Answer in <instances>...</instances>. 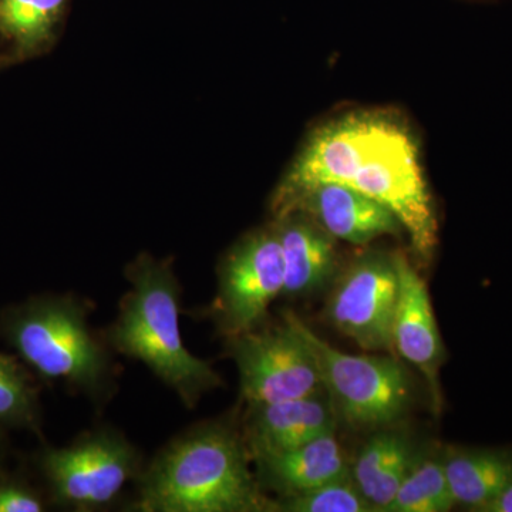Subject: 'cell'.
I'll use <instances>...</instances> for the list:
<instances>
[{
  "mask_svg": "<svg viewBox=\"0 0 512 512\" xmlns=\"http://www.w3.org/2000/svg\"><path fill=\"white\" fill-rule=\"evenodd\" d=\"M320 183L348 185L380 202L402 222L419 258H433L439 237L436 212L417 141L399 120L362 111L319 127L276 191L278 217Z\"/></svg>",
  "mask_w": 512,
  "mask_h": 512,
  "instance_id": "6da1fadb",
  "label": "cell"
},
{
  "mask_svg": "<svg viewBox=\"0 0 512 512\" xmlns=\"http://www.w3.org/2000/svg\"><path fill=\"white\" fill-rule=\"evenodd\" d=\"M252 458L227 421H204L174 437L137 478L134 510L141 512H265Z\"/></svg>",
  "mask_w": 512,
  "mask_h": 512,
  "instance_id": "7a4b0ae2",
  "label": "cell"
},
{
  "mask_svg": "<svg viewBox=\"0 0 512 512\" xmlns=\"http://www.w3.org/2000/svg\"><path fill=\"white\" fill-rule=\"evenodd\" d=\"M130 289L107 330L113 352L143 363L188 409L222 384L210 362L192 355L181 333V285L164 262L141 256L128 266Z\"/></svg>",
  "mask_w": 512,
  "mask_h": 512,
  "instance_id": "3957f363",
  "label": "cell"
},
{
  "mask_svg": "<svg viewBox=\"0 0 512 512\" xmlns=\"http://www.w3.org/2000/svg\"><path fill=\"white\" fill-rule=\"evenodd\" d=\"M6 335L45 379L66 383L94 403L113 393V350L92 332L89 306L79 298L53 296L16 309L6 320Z\"/></svg>",
  "mask_w": 512,
  "mask_h": 512,
  "instance_id": "277c9868",
  "label": "cell"
},
{
  "mask_svg": "<svg viewBox=\"0 0 512 512\" xmlns=\"http://www.w3.org/2000/svg\"><path fill=\"white\" fill-rule=\"evenodd\" d=\"M323 386L338 420L357 430H379L402 419L413 400L412 376L394 356L349 355L319 338L301 318Z\"/></svg>",
  "mask_w": 512,
  "mask_h": 512,
  "instance_id": "5b68a950",
  "label": "cell"
},
{
  "mask_svg": "<svg viewBox=\"0 0 512 512\" xmlns=\"http://www.w3.org/2000/svg\"><path fill=\"white\" fill-rule=\"evenodd\" d=\"M282 323L228 339L247 406L325 393L315 352L293 312Z\"/></svg>",
  "mask_w": 512,
  "mask_h": 512,
  "instance_id": "8992f818",
  "label": "cell"
},
{
  "mask_svg": "<svg viewBox=\"0 0 512 512\" xmlns=\"http://www.w3.org/2000/svg\"><path fill=\"white\" fill-rule=\"evenodd\" d=\"M42 467L56 503L76 511L113 504L143 470L137 448L111 427L89 431L69 446L49 448Z\"/></svg>",
  "mask_w": 512,
  "mask_h": 512,
  "instance_id": "52a82bcc",
  "label": "cell"
},
{
  "mask_svg": "<svg viewBox=\"0 0 512 512\" xmlns=\"http://www.w3.org/2000/svg\"><path fill=\"white\" fill-rule=\"evenodd\" d=\"M284 286V255L276 228L256 232L232 249L221 265L210 315L227 339L251 332L262 326Z\"/></svg>",
  "mask_w": 512,
  "mask_h": 512,
  "instance_id": "ba28073f",
  "label": "cell"
},
{
  "mask_svg": "<svg viewBox=\"0 0 512 512\" xmlns=\"http://www.w3.org/2000/svg\"><path fill=\"white\" fill-rule=\"evenodd\" d=\"M397 292L396 256L369 252L336 281L326 303V318L366 352L394 353Z\"/></svg>",
  "mask_w": 512,
  "mask_h": 512,
  "instance_id": "9c48e42d",
  "label": "cell"
},
{
  "mask_svg": "<svg viewBox=\"0 0 512 512\" xmlns=\"http://www.w3.org/2000/svg\"><path fill=\"white\" fill-rule=\"evenodd\" d=\"M394 256L399 275L393 322L394 352L423 373L430 386L434 407L439 409V372L443 365L444 346L431 306L429 289L406 256Z\"/></svg>",
  "mask_w": 512,
  "mask_h": 512,
  "instance_id": "30bf717a",
  "label": "cell"
},
{
  "mask_svg": "<svg viewBox=\"0 0 512 512\" xmlns=\"http://www.w3.org/2000/svg\"><path fill=\"white\" fill-rule=\"evenodd\" d=\"M328 393L248 406L242 436L251 458L284 453L335 433L338 424Z\"/></svg>",
  "mask_w": 512,
  "mask_h": 512,
  "instance_id": "8fae6325",
  "label": "cell"
},
{
  "mask_svg": "<svg viewBox=\"0 0 512 512\" xmlns=\"http://www.w3.org/2000/svg\"><path fill=\"white\" fill-rule=\"evenodd\" d=\"M293 211L303 212L333 238L353 245H366L384 235L404 232L402 222L389 208L338 183L313 185L299 195L286 214Z\"/></svg>",
  "mask_w": 512,
  "mask_h": 512,
  "instance_id": "7c38bea8",
  "label": "cell"
},
{
  "mask_svg": "<svg viewBox=\"0 0 512 512\" xmlns=\"http://www.w3.org/2000/svg\"><path fill=\"white\" fill-rule=\"evenodd\" d=\"M261 487L286 497L350 477V467L335 433L284 453L252 457Z\"/></svg>",
  "mask_w": 512,
  "mask_h": 512,
  "instance_id": "4fadbf2b",
  "label": "cell"
},
{
  "mask_svg": "<svg viewBox=\"0 0 512 512\" xmlns=\"http://www.w3.org/2000/svg\"><path fill=\"white\" fill-rule=\"evenodd\" d=\"M276 227L285 265L282 295L308 296L318 292L335 275L336 239L301 211L279 217Z\"/></svg>",
  "mask_w": 512,
  "mask_h": 512,
  "instance_id": "5bb4252c",
  "label": "cell"
},
{
  "mask_svg": "<svg viewBox=\"0 0 512 512\" xmlns=\"http://www.w3.org/2000/svg\"><path fill=\"white\" fill-rule=\"evenodd\" d=\"M417 454L410 437L392 426L376 430L363 444L350 476L373 510L383 512L392 503Z\"/></svg>",
  "mask_w": 512,
  "mask_h": 512,
  "instance_id": "9a60e30c",
  "label": "cell"
},
{
  "mask_svg": "<svg viewBox=\"0 0 512 512\" xmlns=\"http://www.w3.org/2000/svg\"><path fill=\"white\" fill-rule=\"evenodd\" d=\"M448 485L456 504L483 510L512 484V457L500 451L443 454Z\"/></svg>",
  "mask_w": 512,
  "mask_h": 512,
  "instance_id": "2e32d148",
  "label": "cell"
},
{
  "mask_svg": "<svg viewBox=\"0 0 512 512\" xmlns=\"http://www.w3.org/2000/svg\"><path fill=\"white\" fill-rule=\"evenodd\" d=\"M454 505L444 457L419 453L392 503L383 512H447Z\"/></svg>",
  "mask_w": 512,
  "mask_h": 512,
  "instance_id": "e0dca14e",
  "label": "cell"
},
{
  "mask_svg": "<svg viewBox=\"0 0 512 512\" xmlns=\"http://www.w3.org/2000/svg\"><path fill=\"white\" fill-rule=\"evenodd\" d=\"M274 512H373L352 476L330 481L303 493L272 500Z\"/></svg>",
  "mask_w": 512,
  "mask_h": 512,
  "instance_id": "ac0fdd59",
  "label": "cell"
},
{
  "mask_svg": "<svg viewBox=\"0 0 512 512\" xmlns=\"http://www.w3.org/2000/svg\"><path fill=\"white\" fill-rule=\"evenodd\" d=\"M64 0H0V30L23 45L45 39Z\"/></svg>",
  "mask_w": 512,
  "mask_h": 512,
  "instance_id": "d6986e66",
  "label": "cell"
},
{
  "mask_svg": "<svg viewBox=\"0 0 512 512\" xmlns=\"http://www.w3.org/2000/svg\"><path fill=\"white\" fill-rule=\"evenodd\" d=\"M36 416L35 392L29 382L0 380V421L13 426L33 427Z\"/></svg>",
  "mask_w": 512,
  "mask_h": 512,
  "instance_id": "ffe728a7",
  "label": "cell"
},
{
  "mask_svg": "<svg viewBox=\"0 0 512 512\" xmlns=\"http://www.w3.org/2000/svg\"><path fill=\"white\" fill-rule=\"evenodd\" d=\"M42 501L20 485H0V512H40Z\"/></svg>",
  "mask_w": 512,
  "mask_h": 512,
  "instance_id": "44dd1931",
  "label": "cell"
},
{
  "mask_svg": "<svg viewBox=\"0 0 512 512\" xmlns=\"http://www.w3.org/2000/svg\"><path fill=\"white\" fill-rule=\"evenodd\" d=\"M0 380L2 382H28V377L13 357L0 353Z\"/></svg>",
  "mask_w": 512,
  "mask_h": 512,
  "instance_id": "7402d4cb",
  "label": "cell"
},
{
  "mask_svg": "<svg viewBox=\"0 0 512 512\" xmlns=\"http://www.w3.org/2000/svg\"><path fill=\"white\" fill-rule=\"evenodd\" d=\"M481 512H512V484Z\"/></svg>",
  "mask_w": 512,
  "mask_h": 512,
  "instance_id": "603a6c76",
  "label": "cell"
}]
</instances>
